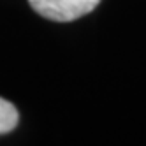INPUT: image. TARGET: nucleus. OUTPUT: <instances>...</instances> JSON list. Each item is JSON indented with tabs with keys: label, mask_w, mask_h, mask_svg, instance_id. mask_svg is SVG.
<instances>
[{
	"label": "nucleus",
	"mask_w": 146,
	"mask_h": 146,
	"mask_svg": "<svg viewBox=\"0 0 146 146\" xmlns=\"http://www.w3.org/2000/svg\"><path fill=\"white\" fill-rule=\"evenodd\" d=\"M18 120H19L18 109L11 102H7L5 99L0 97V135L14 130L18 125Z\"/></svg>",
	"instance_id": "nucleus-2"
},
{
	"label": "nucleus",
	"mask_w": 146,
	"mask_h": 146,
	"mask_svg": "<svg viewBox=\"0 0 146 146\" xmlns=\"http://www.w3.org/2000/svg\"><path fill=\"white\" fill-rule=\"evenodd\" d=\"M32 9L46 19L67 23L92 13L100 0H28Z\"/></svg>",
	"instance_id": "nucleus-1"
}]
</instances>
